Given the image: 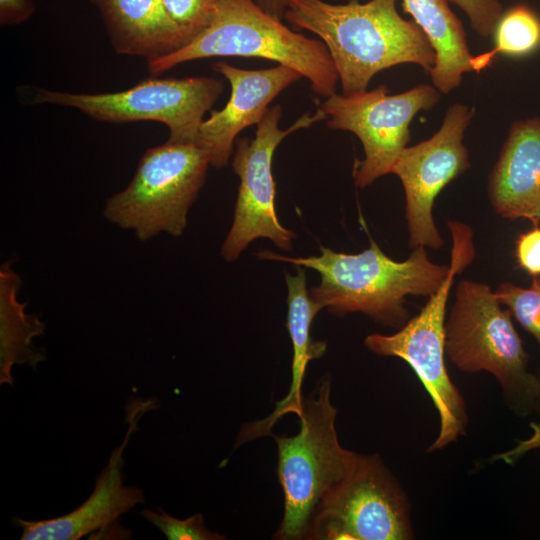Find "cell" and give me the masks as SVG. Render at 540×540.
Segmentation results:
<instances>
[{"label": "cell", "instance_id": "21", "mask_svg": "<svg viewBox=\"0 0 540 540\" xmlns=\"http://www.w3.org/2000/svg\"><path fill=\"white\" fill-rule=\"evenodd\" d=\"M494 292L501 305L507 306L522 327L540 343V279L535 278L529 288L502 283Z\"/></svg>", "mask_w": 540, "mask_h": 540}, {"label": "cell", "instance_id": "27", "mask_svg": "<svg viewBox=\"0 0 540 540\" xmlns=\"http://www.w3.org/2000/svg\"><path fill=\"white\" fill-rule=\"evenodd\" d=\"M531 428L533 431L531 437L519 441L513 449L496 456L495 459H502L506 463L512 464L525 453L540 448V423H531Z\"/></svg>", "mask_w": 540, "mask_h": 540}, {"label": "cell", "instance_id": "15", "mask_svg": "<svg viewBox=\"0 0 540 540\" xmlns=\"http://www.w3.org/2000/svg\"><path fill=\"white\" fill-rule=\"evenodd\" d=\"M134 424L133 421L122 446L114 450L93 493L81 506L67 515L44 521L12 519L22 528V540H77L110 529L122 514L144 502L140 489L124 486L121 472L122 453Z\"/></svg>", "mask_w": 540, "mask_h": 540}, {"label": "cell", "instance_id": "16", "mask_svg": "<svg viewBox=\"0 0 540 540\" xmlns=\"http://www.w3.org/2000/svg\"><path fill=\"white\" fill-rule=\"evenodd\" d=\"M117 53L148 61L171 54L192 39L168 15L163 0H91Z\"/></svg>", "mask_w": 540, "mask_h": 540}, {"label": "cell", "instance_id": "17", "mask_svg": "<svg viewBox=\"0 0 540 540\" xmlns=\"http://www.w3.org/2000/svg\"><path fill=\"white\" fill-rule=\"evenodd\" d=\"M287 285V330L293 346L292 381L288 394L276 403L273 412L262 420L244 425L236 445L239 446L257 437L272 435L273 425L285 414H300L304 396L302 385L308 363L320 358L326 352L325 341L314 340L311 324L316 314L322 310L310 296L306 286L305 267L298 266L297 274H285Z\"/></svg>", "mask_w": 540, "mask_h": 540}, {"label": "cell", "instance_id": "3", "mask_svg": "<svg viewBox=\"0 0 540 540\" xmlns=\"http://www.w3.org/2000/svg\"><path fill=\"white\" fill-rule=\"evenodd\" d=\"M216 56L275 61L299 72L314 93L325 98L336 93L339 77L324 43L288 28L254 0H219L204 31L183 48L148 61V68L160 74L184 62Z\"/></svg>", "mask_w": 540, "mask_h": 540}, {"label": "cell", "instance_id": "20", "mask_svg": "<svg viewBox=\"0 0 540 540\" xmlns=\"http://www.w3.org/2000/svg\"><path fill=\"white\" fill-rule=\"evenodd\" d=\"M492 51L473 58L474 71L486 67L497 54L520 57L540 46V18L525 4H516L503 11L493 32Z\"/></svg>", "mask_w": 540, "mask_h": 540}, {"label": "cell", "instance_id": "12", "mask_svg": "<svg viewBox=\"0 0 540 540\" xmlns=\"http://www.w3.org/2000/svg\"><path fill=\"white\" fill-rule=\"evenodd\" d=\"M472 116V109L465 104L450 106L440 129L428 140L406 147L392 169L404 188L409 246L413 249L443 246L433 205L442 189L470 167L463 138Z\"/></svg>", "mask_w": 540, "mask_h": 540}, {"label": "cell", "instance_id": "6", "mask_svg": "<svg viewBox=\"0 0 540 540\" xmlns=\"http://www.w3.org/2000/svg\"><path fill=\"white\" fill-rule=\"evenodd\" d=\"M210 165L208 153L195 144L167 141L149 148L128 186L107 199L103 215L140 241L160 233L180 237Z\"/></svg>", "mask_w": 540, "mask_h": 540}, {"label": "cell", "instance_id": "24", "mask_svg": "<svg viewBox=\"0 0 540 540\" xmlns=\"http://www.w3.org/2000/svg\"><path fill=\"white\" fill-rule=\"evenodd\" d=\"M461 8L469 18L471 27L481 37L493 35L503 8L499 0H447Z\"/></svg>", "mask_w": 540, "mask_h": 540}, {"label": "cell", "instance_id": "10", "mask_svg": "<svg viewBox=\"0 0 540 540\" xmlns=\"http://www.w3.org/2000/svg\"><path fill=\"white\" fill-rule=\"evenodd\" d=\"M440 100V92L421 84L400 94L389 95L386 85L349 95L334 93L320 109L330 129L355 134L365 157L356 160L353 178L364 188L392 169L410 140V123L421 110H430Z\"/></svg>", "mask_w": 540, "mask_h": 540}, {"label": "cell", "instance_id": "29", "mask_svg": "<svg viewBox=\"0 0 540 540\" xmlns=\"http://www.w3.org/2000/svg\"><path fill=\"white\" fill-rule=\"evenodd\" d=\"M538 402H539V405H540V391H539Z\"/></svg>", "mask_w": 540, "mask_h": 540}, {"label": "cell", "instance_id": "9", "mask_svg": "<svg viewBox=\"0 0 540 540\" xmlns=\"http://www.w3.org/2000/svg\"><path fill=\"white\" fill-rule=\"evenodd\" d=\"M282 113L281 105L269 108L257 124L254 138L235 141L232 167L240 185L233 222L220 250V255L228 262L237 260L258 238L270 239L281 250H292L296 235L280 223L276 212L273 155L285 137L326 119V115L318 108L314 114H304L287 129H281Z\"/></svg>", "mask_w": 540, "mask_h": 540}, {"label": "cell", "instance_id": "14", "mask_svg": "<svg viewBox=\"0 0 540 540\" xmlns=\"http://www.w3.org/2000/svg\"><path fill=\"white\" fill-rule=\"evenodd\" d=\"M487 192L501 217L540 220V117L511 125L489 175Z\"/></svg>", "mask_w": 540, "mask_h": 540}, {"label": "cell", "instance_id": "19", "mask_svg": "<svg viewBox=\"0 0 540 540\" xmlns=\"http://www.w3.org/2000/svg\"><path fill=\"white\" fill-rule=\"evenodd\" d=\"M20 276L10 261L0 268V382L13 384L12 366L27 363L35 367L45 356L35 350L32 339L43 335L45 324L26 312L27 303L18 299Z\"/></svg>", "mask_w": 540, "mask_h": 540}, {"label": "cell", "instance_id": "1", "mask_svg": "<svg viewBox=\"0 0 540 540\" xmlns=\"http://www.w3.org/2000/svg\"><path fill=\"white\" fill-rule=\"evenodd\" d=\"M284 2V19L326 46L344 95L367 90L378 72L399 64H417L428 73L435 66L430 40L413 20L400 16L396 0Z\"/></svg>", "mask_w": 540, "mask_h": 540}, {"label": "cell", "instance_id": "25", "mask_svg": "<svg viewBox=\"0 0 540 540\" xmlns=\"http://www.w3.org/2000/svg\"><path fill=\"white\" fill-rule=\"evenodd\" d=\"M519 265L528 273L540 275V228L522 234L516 247Z\"/></svg>", "mask_w": 540, "mask_h": 540}, {"label": "cell", "instance_id": "11", "mask_svg": "<svg viewBox=\"0 0 540 540\" xmlns=\"http://www.w3.org/2000/svg\"><path fill=\"white\" fill-rule=\"evenodd\" d=\"M412 536L404 496L380 459L359 456L319 503L306 539L402 540Z\"/></svg>", "mask_w": 540, "mask_h": 540}, {"label": "cell", "instance_id": "8", "mask_svg": "<svg viewBox=\"0 0 540 540\" xmlns=\"http://www.w3.org/2000/svg\"><path fill=\"white\" fill-rule=\"evenodd\" d=\"M223 89L222 81L212 77L150 78L112 93L40 90L35 102L76 108L99 121H158L169 128L168 141L194 144L205 113Z\"/></svg>", "mask_w": 540, "mask_h": 540}, {"label": "cell", "instance_id": "4", "mask_svg": "<svg viewBox=\"0 0 540 540\" xmlns=\"http://www.w3.org/2000/svg\"><path fill=\"white\" fill-rule=\"evenodd\" d=\"M330 378L323 377L304 397L300 431L294 436H273L278 450V478L283 490L284 513L274 538L306 539L321 500L354 469L358 454L338 440L337 409L330 401Z\"/></svg>", "mask_w": 540, "mask_h": 540}, {"label": "cell", "instance_id": "18", "mask_svg": "<svg viewBox=\"0 0 540 540\" xmlns=\"http://www.w3.org/2000/svg\"><path fill=\"white\" fill-rule=\"evenodd\" d=\"M403 9L423 30L435 52L429 75L433 86L447 94L458 87L464 73L474 71L466 32L447 0H402Z\"/></svg>", "mask_w": 540, "mask_h": 540}, {"label": "cell", "instance_id": "26", "mask_svg": "<svg viewBox=\"0 0 540 540\" xmlns=\"http://www.w3.org/2000/svg\"><path fill=\"white\" fill-rule=\"evenodd\" d=\"M35 11L32 0H0V22L19 24L28 20Z\"/></svg>", "mask_w": 540, "mask_h": 540}, {"label": "cell", "instance_id": "13", "mask_svg": "<svg viewBox=\"0 0 540 540\" xmlns=\"http://www.w3.org/2000/svg\"><path fill=\"white\" fill-rule=\"evenodd\" d=\"M212 68L228 80L230 98L221 110L211 111L203 120L194 144L208 153L211 166L220 169L228 164L238 134L257 125L269 110L271 101L302 76L282 64L247 70L219 61Z\"/></svg>", "mask_w": 540, "mask_h": 540}, {"label": "cell", "instance_id": "7", "mask_svg": "<svg viewBox=\"0 0 540 540\" xmlns=\"http://www.w3.org/2000/svg\"><path fill=\"white\" fill-rule=\"evenodd\" d=\"M445 353L460 370L488 371L510 394L528 405L538 401L540 379L510 317L489 285L462 280L445 322Z\"/></svg>", "mask_w": 540, "mask_h": 540}, {"label": "cell", "instance_id": "22", "mask_svg": "<svg viewBox=\"0 0 540 540\" xmlns=\"http://www.w3.org/2000/svg\"><path fill=\"white\" fill-rule=\"evenodd\" d=\"M141 516L151 522L169 540H222L225 537L217 532L206 528L203 515L201 513L179 520L171 517L167 513L143 510Z\"/></svg>", "mask_w": 540, "mask_h": 540}, {"label": "cell", "instance_id": "28", "mask_svg": "<svg viewBox=\"0 0 540 540\" xmlns=\"http://www.w3.org/2000/svg\"><path fill=\"white\" fill-rule=\"evenodd\" d=\"M254 2L266 13L279 19H284L285 2L284 0H254Z\"/></svg>", "mask_w": 540, "mask_h": 540}, {"label": "cell", "instance_id": "5", "mask_svg": "<svg viewBox=\"0 0 540 540\" xmlns=\"http://www.w3.org/2000/svg\"><path fill=\"white\" fill-rule=\"evenodd\" d=\"M452 247L449 272L440 288L421 311L392 335L374 333L364 345L375 354L404 360L415 372L434 402L440 417L439 435L430 450L440 449L464 432L467 418L464 401L451 382L444 363L446 304L456 275L475 256L473 231L465 223L447 222Z\"/></svg>", "mask_w": 540, "mask_h": 540}, {"label": "cell", "instance_id": "23", "mask_svg": "<svg viewBox=\"0 0 540 540\" xmlns=\"http://www.w3.org/2000/svg\"><path fill=\"white\" fill-rule=\"evenodd\" d=\"M169 17L193 40L212 22L219 0H163Z\"/></svg>", "mask_w": 540, "mask_h": 540}, {"label": "cell", "instance_id": "2", "mask_svg": "<svg viewBox=\"0 0 540 540\" xmlns=\"http://www.w3.org/2000/svg\"><path fill=\"white\" fill-rule=\"evenodd\" d=\"M256 256L316 270L321 281L310 290V296L322 309L338 316L361 312L395 327L404 325L408 318L405 298L430 297L449 272V265L429 259L425 247H416L408 259L395 261L372 239L368 249L356 254L321 246L319 256L289 257L271 251Z\"/></svg>", "mask_w": 540, "mask_h": 540}]
</instances>
